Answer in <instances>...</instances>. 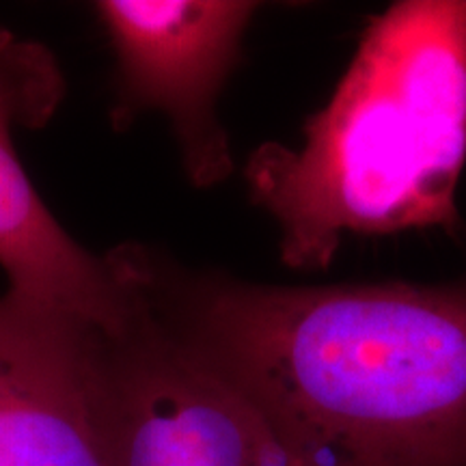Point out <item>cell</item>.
<instances>
[{"label":"cell","mask_w":466,"mask_h":466,"mask_svg":"<svg viewBox=\"0 0 466 466\" xmlns=\"http://www.w3.org/2000/svg\"><path fill=\"white\" fill-rule=\"evenodd\" d=\"M113 255L302 466H466V281L281 288Z\"/></svg>","instance_id":"1"},{"label":"cell","mask_w":466,"mask_h":466,"mask_svg":"<svg viewBox=\"0 0 466 466\" xmlns=\"http://www.w3.org/2000/svg\"><path fill=\"white\" fill-rule=\"evenodd\" d=\"M300 147L244 167L279 227L281 259L324 270L350 236L458 225L466 165V0H404L374 15Z\"/></svg>","instance_id":"2"},{"label":"cell","mask_w":466,"mask_h":466,"mask_svg":"<svg viewBox=\"0 0 466 466\" xmlns=\"http://www.w3.org/2000/svg\"><path fill=\"white\" fill-rule=\"evenodd\" d=\"M121 285L93 326L108 466H302L258 408L197 357L106 253Z\"/></svg>","instance_id":"3"},{"label":"cell","mask_w":466,"mask_h":466,"mask_svg":"<svg viewBox=\"0 0 466 466\" xmlns=\"http://www.w3.org/2000/svg\"><path fill=\"white\" fill-rule=\"evenodd\" d=\"M100 22L115 50L113 126L126 130L145 110L171 124L184 171L199 188L225 182L231 147L217 100L240 58L258 11L242 0H102Z\"/></svg>","instance_id":"4"},{"label":"cell","mask_w":466,"mask_h":466,"mask_svg":"<svg viewBox=\"0 0 466 466\" xmlns=\"http://www.w3.org/2000/svg\"><path fill=\"white\" fill-rule=\"evenodd\" d=\"M66 97L48 46L0 26V268L5 294L93 326L113 324L121 288L106 255H93L58 225L15 151L17 130H39Z\"/></svg>","instance_id":"5"},{"label":"cell","mask_w":466,"mask_h":466,"mask_svg":"<svg viewBox=\"0 0 466 466\" xmlns=\"http://www.w3.org/2000/svg\"><path fill=\"white\" fill-rule=\"evenodd\" d=\"M0 466H108L93 324L0 296Z\"/></svg>","instance_id":"6"}]
</instances>
